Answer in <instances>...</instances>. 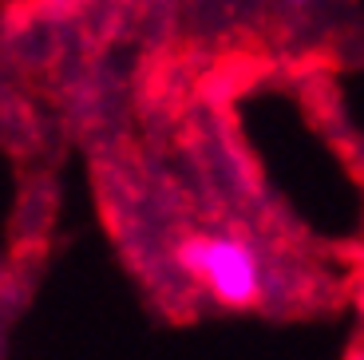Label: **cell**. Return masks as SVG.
<instances>
[{"instance_id": "2", "label": "cell", "mask_w": 364, "mask_h": 360, "mask_svg": "<svg viewBox=\"0 0 364 360\" xmlns=\"http://www.w3.org/2000/svg\"><path fill=\"white\" fill-rule=\"evenodd\" d=\"M285 4H293V9H309L313 0H285Z\"/></svg>"}, {"instance_id": "1", "label": "cell", "mask_w": 364, "mask_h": 360, "mask_svg": "<svg viewBox=\"0 0 364 360\" xmlns=\"http://www.w3.org/2000/svg\"><path fill=\"white\" fill-rule=\"evenodd\" d=\"M182 270L210 289L226 309H250L262 297V258L246 238L234 234H194L178 250Z\"/></svg>"}]
</instances>
